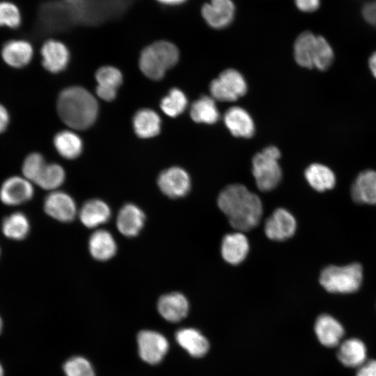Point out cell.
Returning <instances> with one entry per match:
<instances>
[{
    "label": "cell",
    "mask_w": 376,
    "mask_h": 376,
    "mask_svg": "<svg viewBox=\"0 0 376 376\" xmlns=\"http://www.w3.org/2000/svg\"><path fill=\"white\" fill-rule=\"evenodd\" d=\"M217 205L230 224L239 231L255 228L263 215L260 198L240 184L226 187L218 196Z\"/></svg>",
    "instance_id": "1"
},
{
    "label": "cell",
    "mask_w": 376,
    "mask_h": 376,
    "mask_svg": "<svg viewBox=\"0 0 376 376\" xmlns=\"http://www.w3.org/2000/svg\"><path fill=\"white\" fill-rule=\"evenodd\" d=\"M57 111L61 120L75 130H86L95 121L98 104L86 89L72 86L63 90L58 97Z\"/></svg>",
    "instance_id": "2"
},
{
    "label": "cell",
    "mask_w": 376,
    "mask_h": 376,
    "mask_svg": "<svg viewBox=\"0 0 376 376\" xmlns=\"http://www.w3.org/2000/svg\"><path fill=\"white\" fill-rule=\"evenodd\" d=\"M297 63L306 68L327 70L334 59L332 47L325 38L310 31L301 33L293 46Z\"/></svg>",
    "instance_id": "3"
},
{
    "label": "cell",
    "mask_w": 376,
    "mask_h": 376,
    "mask_svg": "<svg viewBox=\"0 0 376 376\" xmlns=\"http://www.w3.org/2000/svg\"><path fill=\"white\" fill-rule=\"evenodd\" d=\"M178 47L166 40H159L146 47L141 52L139 65L140 70L150 79H162L166 72L178 61Z\"/></svg>",
    "instance_id": "4"
},
{
    "label": "cell",
    "mask_w": 376,
    "mask_h": 376,
    "mask_svg": "<svg viewBox=\"0 0 376 376\" xmlns=\"http://www.w3.org/2000/svg\"><path fill=\"white\" fill-rule=\"evenodd\" d=\"M363 281V268L359 263L329 265L320 273V283L331 293L348 294L357 291Z\"/></svg>",
    "instance_id": "5"
},
{
    "label": "cell",
    "mask_w": 376,
    "mask_h": 376,
    "mask_svg": "<svg viewBox=\"0 0 376 376\" xmlns=\"http://www.w3.org/2000/svg\"><path fill=\"white\" fill-rule=\"evenodd\" d=\"M280 157L279 148L269 146L253 157L252 173L260 190L271 191L281 182L282 171L278 162Z\"/></svg>",
    "instance_id": "6"
},
{
    "label": "cell",
    "mask_w": 376,
    "mask_h": 376,
    "mask_svg": "<svg viewBox=\"0 0 376 376\" xmlns=\"http://www.w3.org/2000/svg\"><path fill=\"white\" fill-rule=\"evenodd\" d=\"M212 97L219 101L232 102L247 91V84L243 75L235 69H226L210 84Z\"/></svg>",
    "instance_id": "7"
},
{
    "label": "cell",
    "mask_w": 376,
    "mask_h": 376,
    "mask_svg": "<svg viewBox=\"0 0 376 376\" xmlns=\"http://www.w3.org/2000/svg\"><path fill=\"white\" fill-rule=\"evenodd\" d=\"M34 194L33 183L23 175H13L6 179L0 187L2 203L15 206L30 201Z\"/></svg>",
    "instance_id": "8"
},
{
    "label": "cell",
    "mask_w": 376,
    "mask_h": 376,
    "mask_svg": "<svg viewBox=\"0 0 376 376\" xmlns=\"http://www.w3.org/2000/svg\"><path fill=\"white\" fill-rule=\"evenodd\" d=\"M235 11V5L232 0H210L203 5L201 13L209 26L223 29L233 22Z\"/></svg>",
    "instance_id": "9"
},
{
    "label": "cell",
    "mask_w": 376,
    "mask_h": 376,
    "mask_svg": "<svg viewBox=\"0 0 376 376\" xmlns=\"http://www.w3.org/2000/svg\"><path fill=\"white\" fill-rule=\"evenodd\" d=\"M157 184L162 193L172 198L185 196L191 188L189 174L178 166L164 170L158 177Z\"/></svg>",
    "instance_id": "10"
},
{
    "label": "cell",
    "mask_w": 376,
    "mask_h": 376,
    "mask_svg": "<svg viewBox=\"0 0 376 376\" xmlns=\"http://www.w3.org/2000/svg\"><path fill=\"white\" fill-rule=\"evenodd\" d=\"M139 353L141 358L150 364L159 363L168 351L166 338L153 331H141L137 336Z\"/></svg>",
    "instance_id": "11"
},
{
    "label": "cell",
    "mask_w": 376,
    "mask_h": 376,
    "mask_svg": "<svg viewBox=\"0 0 376 376\" xmlns=\"http://www.w3.org/2000/svg\"><path fill=\"white\" fill-rule=\"evenodd\" d=\"M297 222L294 216L284 208H278L267 219L265 233L274 241H283L293 236Z\"/></svg>",
    "instance_id": "12"
},
{
    "label": "cell",
    "mask_w": 376,
    "mask_h": 376,
    "mask_svg": "<svg viewBox=\"0 0 376 376\" xmlns=\"http://www.w3.org/2000/svg\"><path fill=\"white\" fill-rule=\"evenodd\" d=\"M44 210L56 220L70 222L76 215L77 207L75 202L69 194L63 191H53L45 199Z\"/></svg>",
    "instance_id": "13"
},
{
    "label": "cell",
    "mask_w": 376,
    "mask_h": 376,
    "mask_svg": "<svg viewBox=\"0 0 376 376\" xmlns=\"http://www.w3.org/2000/svg\"><path fill=\"white\" fill-rule=\"evenodd\" d=\"M42 64L47 71L58 73L65 69L70 61V52L62 42L50 39L41 47Z\"/></svg>",
    "instance_id": "14"
},
{
    "label": "cell",
    "mask_w": 376,
    "mask_h": 376,
    "mask_svg": "<svg viewBox=\"0 0 376 376\" xmlns=\"http://www.w3.org/2000/svg\"><path fill=\"white\" fill-rule=\"evenodd\" d=\"M314 330L319 342L327 347L338 346L345 334L343 326L329 314L320 315L316 319Z\"/></svg>",
    "instance_id": "15"
},
{
    "label": "cell",
    "mask_w": 376,
    "mask_h": 376,
    "mask_svg": "<svg viewBox=\"0 0 376 376\" xmlns=\"http://www.w3.org/2000/svg\"><path fill=\"white\" fill-rule=\"evenodd\" d=\"M1 54L8 65L13 68H22L31 62L33 49L26 40H12L3 45Z\"/></svg>",
    "instance_id": "16"
},
{
    "label": "cell",
    "mask_w": 376,
    "mask_h": 376,
    "mask_svg": "<svg viewBox=\"0 0 376 376\" xmlns=\"http://www.w3.org/2000/svg\"><path fill=\"white\" fill-rule=\"evenodd\" d=\"M95 79L97 83L96 93L98 97L107 102L113 100L123 82L120 71L113 66H104L97 70Z\"/></svg>",
    "instance_id": "17"
},
{
    "label": "cell",
    "mask_w": 376,
    "mask_h": 376,
    "mask_svg": "<svg viewBox=\"0 0 376 376\" xmlns=\"http://www.w3.org/2000/svg\"><path fill=\"white\" fill-rule=\"evenodd\" d=\"M157 309L164 319L169 322H176L187 316L189 302L182 293H168L159 299Z\"/></svg>",
    "instance_id": "18"
},
{
    "label": "cell",
    "mask_w": 376,
    "mask_h": 376,
    "mask_svg": "<svg viewBox=\"0 0 376 376\" xmlns=\"http://www.w3.org/2000/svg\"><path fill=\"white\" fill-rule=\"evenodd\" d=\"M249 250V241L241 232L226 235L221 242V252L225 261L231 265L241 263Z\"/></svg>",
    "instance_id": "19"
},
{
    "label": "cell",
    "mask_w": 376,
    "mask_h": 376,
    "mask_svg": "<svg viewBox=\"0 0 376 376\" xmlns=\"http://www.w3.org/2000/svg\"><path fill=\"white\" fill-rule=\"evenodd\" d=\"M224 120L228 130L236 137L250 138L254 134L253 119L243 108H229L224 114Z\"/></svg>",
    "instance_id": "20"
},
{
    "label": "cell",
    "mask_w": 376,
    "mask_h": 376,
    "mask_svg": "<svg viewBox=\"0 0 376 376\" xmlns=\"http://www.w3.org/2000/svg\"><path fill=\"white\" fill-rule=\"evenodd\" d=\"M146 220L145 214L136 205L125 204L119 211L117 228L123 235L134 237L141 230Z\"/></svg>",
    "instance_id": "21"
},
{
    "label": "cell",
    "mask_w": 376,
    "mask_h": 376,
    "mask_svg": "<svg viewBox=\"0 0 376 376\" xmlns=\"http://www.w3.org/2000/svg\"><path fill=\"white\" fill-rule=\"evenodd\" d=\"M337 357L348 368H359L367 361V347L357 338H347L338 345Z\"/></svg>",
    "instance_id": "22"
},
{
    "label": "cell",
    "mask_w": 376,
    "mask_h": 376,
    "mask_svg": "<svg viewBox=\"0 0 376 376\" xmlns=\"http://www.w3.org/2000/svg\"><path fill=\"white\" fill-rule=\"evenodd\" d=\"M351 195L358 203L376 205V171L361 172L352 185Z\"/></svg>",
    "instance_id": "23"
},
{
    "label": "cell",
    "mask_w": 376,
    "mask_h": 376,
    "mask_svg": "<svg viewBox=\"0 0 376 376\" xmlns=\"http://www.w3.org/2000/svg\"><path fill=\"white\" fill-rule=\"evenodd\" d=\"M132 125L136 134L142 139L154 137L161 130L160 117L150 109L137 111L133 117Z\"/></svg>",
    "instance_id": "24"
},
{
    "label": "cell",
    "mask_w": 376,
    "mask_h": 376,
    "mask_svg": "<svg viewBox=\"0 0 376 376\" xmlns=\"http://www.w3.org/2000/svg\"><path fill=\"white\" fill-rule=\"evenodd\" d=\"M110 217L111 210L109 205L99 199L86 202L79 212L81 223L88 228L102 225L108 221Z\"/></svg>",
    "instance_id": "25"
},
{
    "label": "cell",
    "mask_w": 376,
    "mask_h": 376,
    "mask_svg": "<svg viewBox=\"0 0 376 376\" xmlns=\"http://www.w3.org/2000/svg\"><path fill=\"white\" fill-rule=\"evenodd\" d=\"M175 338L178 344L192 357H203L208 351V340L199 331L195 329H180L176 333Z\"/></svg>",
    "instance_id": "26"
},
{
    "label": "cell",
    "mask_w": 376,
    "mask_h": 376,
    "mask_svg": "<svg viewBox=\"0 0 376 376\" xmlns=\"http://www.w3.org/2000/svg\"><path fill=\"white\" fill-rule=\"evenodd\" d=\"M88 248L91 256L98 260H107L116 252V244L112 235L104 230L94 232L90 237Z\"/></svg>",
    "instance_id": "27"
},
{
    "label": "cell",
    "mask_w": 376,
    "mask_h": 376,
    "mask_svg": "<svg viewBox=\"0 0 376 376\" xmlns=\"http://www.w3.org/2000/svg\"><path fill=\"white\" fill-rule=\"evenodd\" d=\"M304 176L309 185L318 191L332 189L336 185L333 171L322 164H312L305 170Z\"/></svg>",
    "instance_id": "28"
},
{
    "label": "cell",
    "mask_w": 376,
    "mask_h": 376,
    "mask_svg": "<svg viewBox=\"0 0 376 376\" xmlns=\"http://www.w3.org/2000/svg\"><path fill=\"white\" fill-rule=\"evenodd\" d=\"M54 146L58 153L67 159L78 157L83 150L81 138L75 132L63 130L54 137Z\"/></svg>",
    "instance_id": "29"
},
{
    "label": "cell",
    "mask_w": 376,
    "mask_h": 376,
    "mask_svg": "<svg viewBox=\"0 0 376 376\" xmlns=\"http://www.w3.org/2000/svg\"><path fill=\"white\" fill-rule=\"evenodd\" d=\"M190 116L196 123L214 124L219 118V112L214 99L203 95L194 101L191 106Z\"/></svg>",
    "instance_id": "30"
},
{
    "label": "cell",
    "mask_w": 376,
    "mask_h": 376,
    "mask_svg": "<svg viewBox=\"0 0 376 376\" xmlns=\"http://www.w3.org/2000/svg\"><path fill=\"white\" fill-rule=\"evenodd\" d=\"M30 223L27 217L21 212H15L5 217L1 224V231L8 239L22 240L29 234Z\"/></svg>",
    "instance_id": "31"
},
{
    "label": "cell",
    "mask_w": 376,
    "mask_h": 376,
    "mask_svg": "<svg viewBox=\"0 0 376 376\" xmlns=\"http://www.w3.org/2000/svg\"><path fill=\"white\" fill-rule=\"evenodd\" d=\"M65 171L58 164H46L35 184L46 190H53L60 187L65 180Z\"/></svg>",
    "instance_id": "32"
},
{
    "label": "cell",
    "mask_w": 376,
    "mask_h": 376,
    "mask_svg": "<svg viewBox=\"0 0 376 376\" xmlns=\"http://www.w3.org/2000/svg\"><path fill=\"white\" fill-rule=\"evenodd\" d=\"M187 105V98L185 93L177 88H171L160 102L162 111L167 116L175 118L181 114Z\"/></svg>",
    "instance_id": "33"
},
{
    "label": "cell",
    "mask_w": 376,
    "mask_h": 376,
    "mask_svg": "<svg viewBox=\"0 0 376 376\" xmlns=\"http://www.w3.org/2000/svg\"><path fill=\"white\" fill-rule=\"evenodd\" d=\"M46 164L45 158L41 154L38 152L30 153L22 163V175L32 183H35Z\"/></svg>",
    "instance_id": "34"
},
{
    "label": "cell",
    "mask_w": 376,
    "mask_h": 376,
    "mask_svg": "<svg viewBox=\"0 0 376 376\" xmlns=\"http://www.w3.org/2000/svg\"><path fill=\"white\" fill-rule=\"evenodd\" d=\"M21 23V14L18 8L8 1L0 2V26L17 28Z\"/></svg>",
    "instance_id": "35"
},
{
    "label": "cell",
    "mask_w": 376,
    "mask_h": 376,
    "mask_svg": "<svg viewBox=\"0 0 376 376\" xmlns=\"http://www.w3.org/2000/svg\"><path fill=\"white\" fill-rule=\"evenodd\" d=\"M66 376H94L91 363L84 358L76 357L69 359L64 365Z\"/></svg>",
    "instance_id": "36"
},
{
    "label": "cell",
    "mask_w": 376,
    "mask_h": 376,
    "mask_svg": "<svg viewBox=\"0 0 376 376\" xmlns=\"http://www.w3.org/2000/svg\"><path fill=\"white\" fill-rule=\"evenodd\" d=\"M361 14L367 23L376 26V0H372L364 4Z\"/></svg>",
    "instance_id": "37"
},
{
    "label": "cell",
    "mask_w": 376,
    "mask_h": 376,
    "mask_svg": "<svg viewBox=\"0 0 376 376\" xmlns=\"http://www.w3.org/2000/svg\"><path fill=\"white\" fill-rule=\"evenodd\" d=\"M294 2L299 10L311 13L320 8L322 0H294Z\"/></svg>",
    "instance_id": "38"
},
{
    "label": "cell",
    "mask_w": 376,
    "mask_h": 376,
    "mask_svg": "<svg viewBox=\"0 0 376 376\" xmlns=\"http://www.w3.org/2000/svg\"><path fill=\"white\" fill-rule=\"evenodd\" d=\"M356 376H376V359L366 361L359 367Z\"/></svg>",
    "instance_id": "39"
},
{
    "label": "cell",
    "mask_w": 376,
    "mask_h": 376,
    "mask_svg": "<svg viewBox=\"0 0 376 376\" xmlns=\"http://www.w3.org/2000/svg\"><path fill=\"white\" fill-rule=\"evenodd\" d=\"M10 116L6 108L0 104V134L3 132L8 126Z\"/></svg>",
    "instance_id": "40"
},
{
    "label": "cell",
    "mask_w": 376,
    "mask_h": 376,
    "mask_svg": "<svg viewBox=\"0 0 376 376\" xmlns=\"http://www.w3.org/2000/svg\"><path fill=\"white\" fill-rule=\"evenodd\" d=\"M158 3L168 6H180L187 0H156Z\"/></svg>",
    "instance_id": "41"
},
{
    "label": "cell",
    "mask_w": 376,
    "mask_h": 376,
    "mask_svg": "<svg viewBox=\"0 0 376 376\" xmlns=\"http://www.w3.org/2000/svg\"><path fill=\"white\" fill-rule=\"evenodd\" d=\"M368 65L372 75L376 78V51L370 56L368 59Z\"/></svg>",
    "instance_id": "42"
},
{
    "label": "cell",
    "mask_w": 376,
    "mask_h": 376,
    "mask_svg": "<svg viewBox=\"0 0 376 376\" xmlns=\"http://www.w3.org/2000/svg\"><path fill=\"white\" fill-rule=\"evenodd\" d=\"M67 3L71 5H79L81 4L84 0H65Z\"/></svg>",
    "instance_id": "43"
},
{
    "label": "cell",
    "mask_w": 376,
    "mask_h": 376,
    "mask_svg": "<svg viewBox=\"0 0 376 376\" xmlns=\"http://www.w3.org/2000/svg\"><path fill=\"white\" fill-rule=\"evenodd\" d=\"M0 376H3V370L1 364H0Z\"/></svg>",
    "instance_id": "44"
},
{
    "label": "cell",
    "mask_w": 376,
    "mask_h": 376,
    "mask_svg": "<svg viewBox=\"0 0 376 376\" xmlns=\"http://www.w3.org/2000/svg\"><path fill=\"white\" fill-rule=\"evenodd\" d=\"M2 326H3V323H2V320L0 317V333L1 331V329H2Z\"/></svg>",
    "instance_id": "45"
},
{
    "label": "cell",
    "mask_w": 376,
    "mask_h": 376,
    "mask_svg": "<svg viewBox=\"0 0 376 376\" xmlns=\"http://www.w3.org/2000/svg\"><path fill=\"white\" fill-rule=\"evenodd\" d=\"M0 253H1V251H0Z\"/></svg>",
    "instance_id": "46"
}]
</instances>
